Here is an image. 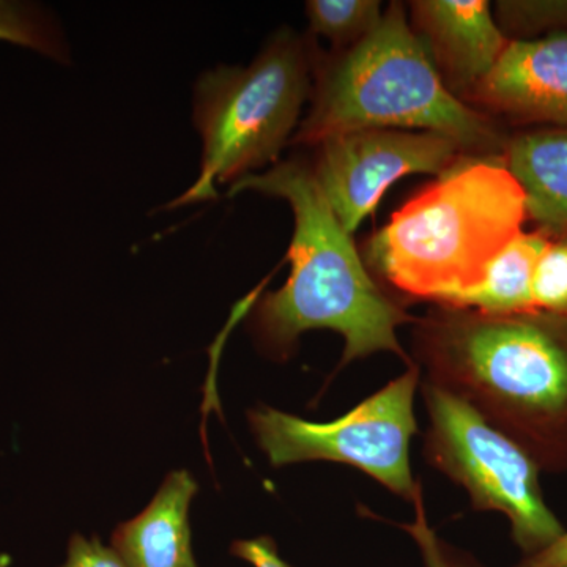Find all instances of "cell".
<instances>
[{"instance_id":"15","label":"cell","mask_w":567,"mask_h":567,"mask_svg":"<svg viewBox=\"0 0 567 567\" xmlns=\"http://www.w3.org/2000/svg\"><path fill=\"white\" fill-rule=\"evenodd\" d=\"M0 40L66 61V48L54 22L31 3L0 0Z\"/></svg>"},{"instance_id":"13","label":"cell","mask_w":567,"mask_h":567,"mask_svg":"<svg viewBox=\"0 0 567 567\" xmlns=\"http://www.w3.org/2000/svg\"><path fill=\"white\" fill-rule=\"evenodd\" d=\"M548 244L550 240L546 234H518L488 265L483 281L458 293L445 306L476 309L496 316L535 312L533 276L537 260Z\"/></svg>"},{"instance_id":"7","label":"cell","mask_w":567,"mask_h":567,"mask_svg":"<svg viewBox=\"0 0 567 567\" xmlns=\"http://www.w3.org/2000/svg\"><path fill=\"white\" fill-rule=\"evenodd\" d=\"M421 371L415 363L404 374L328 423H315L262 405L248 413L257 445L270 464L334 462L354 466L406 503L420 492L410 466V442L417 432L415 394Z\"/></svg>"},{"instance_id":"4","label":"cell","mask_w":567,"mask_h":567,"mask_svg":"<svg viewBox=\"0 0 567 567\" xmlns=\"http://www.w3.org/2000/svg\"><path fill=\"white\" fill-rule=\"evenodd\" d=\"M311 110L292 144L317 145L357 130L442 134L465 155L503 156L507 140L492 115L457 99L410 25L406 7L390 3L374 31L352 48L317 50Z\"/></svg>"},{"instance_id":"11","label":"cell","mask_w":567,"mask_h":567,"mask_svg":"<svg viewBox=\"0 0 567 567\" xmlns=\"http://www.w3.org/2000/svg\"><path fill=\"white\" fill-rule=\"evenodd\" d=\"M197 488L186 470L169 473L151 505L114 529L111 547L126 566L197 567L189 528V506Z\"/></svg>"},{"instance_id":"1","label":"cell","mask_w":567,"mask_h":567,"mask_svg":"<svg viewBox=\"0 0 567 567\" xmlns=\"http://www.w3.org/2000/svg\"><path fill=\"white\" fill-rule=\"evenodd\" d=\"M421 379L457 395L540 472L567 473V317L435 306L416 317Z\"/></svg>"},{"instance_id":"20","label":"cell","mask_w":567,"mask_h":567,"mask_svg":"<svg viewBox=\"0 0 567 567\" xmlns=\"http://www.w3.org/2000/svg\"><path fill=\"white\" fill-rule=\"evenodd\" d=\"M230 555L244 559L254 567H293L284 561L275 539H271L270 536L235 540L230 546Z\"/></svg>"},{"instance_id":"8","label":"cell","mask_w":567,"mask_h":567,"mask_svg":"<svg viewBox=\"0 0 567 567\" xmlns=\"http://www.w3.org/2000/svg\"><path fill=\"white\" fill-rule=\"evenodd\" d=\"M316 147L312 175L350 235L395 182L412 174L439 177L466 156L450 137L412 130H357L328 137Z\"/></svg>"},{"instance_id":"21","label":"cell","mask_w":567,"mask_h":567,"mask_svg":"<svg viewBox=\"0 0 567 567\" xmlns=\"http://www.w3.org/2000/svg\"><path fill=\"white\" fill-rule=\"evenodd\" d=\"M514 567H567V529L554 544L527 555Z\"/></svg>"},{"instance_id":"18","label":"cell","mask_w":567,"mask_h":567,"mask_svg":"<svg viewBox=\"0 0 567 567\" xmlns=\"http://www.w3.org/2000/svg\"><path fill=\"white\" fill-rule=\"evenodd\" d=\"M415 506V520L401 524L399 527L409 533L413 543L420 548L424 567H484L473 555L462 548L454 547L436 535L425 516L423 488H420L412 503Z\"/></svg>"},{"instance_id":"2","label":"cell","mask_w":567,"mask_h":567,"mask_svg":"<svg viewBox=\"0 0 567 567\" xmlns=\"http://www.w3.org/2000/svg\"><path fill=\"white\" fill-rule=\"evenodd\" d=\"M257 192L279 197L293 212L295 229L287 260L290 276L281 289L260 295L251 308V330L268 357L287 360L309 330H331L344 338L341 365L388 352L412 364L398 330L415 323L369 271L352 235L324 199L311 164L292 159L264 174L233 183L229 196Z\"/></svg>"},{"instance_id":"19","label":"cell","mask_w":567,"mask_h":567,"mask_svg":"<svg viewBox=\"0 0 567 567\" xmlns=\"http://www.w3.org/2000/svg\"><path fill=\"white\" fill-rule=\"evenodd\" d=\"M61 567H128L121 555L99 537L71 536L65 563Z\"/></svg>"},{"instance_id":"16","label":"cell","mask_w":567,"mask_h":567,"mask_svg":"<svg viewBox=\"0 0 567 567\" xmlns=\"http://www.w3.org/2000/svg\"><path fill=\"white\" fill-rule=\"evenodd\" d=\"M494 14L511 41L567 33V0H499Z\"/></svg>"},{"instance_id":"17","label":"cell","mask_w":567,"mask_h":567,"mask_svg":"<svg viewBox=\"0 0 567 567\" xmlns=\"http://www.w3.org/2000/svg\"><path fill=\"white\" fill-rule=\"evenodd\" d=\"M532 297L535 311L567 317V238L550 241L540 254Z\"/></svg>"},{"instance_id":"5","label":"cell","mask_w":567,"mask_h":567,"mask_svg":"<svg viewBox=\"0 0 567 567\" xmlns=\"http://www.w3.org/2000/svg\"><path fill=\"white\" fill-rule=\"evenodd\" d=\"M316 55L312 35L282 29L246 69L203 74L194 106L204 142L199 178L169 208L216 199L218 183L238 182L278 159L311 96Z\"/></svg>"},{"instance_id":"6","label":"cell","mask_w":567,"mask_h":567,"mask_svg":"<svg viewBox=\"0 0 567 567\" xmlns=\"http://www.w3.org/2000/svg\"><path fill=\"white\" fill-rule=\"evenodd\" d=\"M420 386L427 464L464 487L476 511L505 516L525 557L561 537L565 525L547 505L535 461L457 395L424 380Z\"/></svg>"},{"instance_id":"12","label":"cell","mask_w":567,"mask_h":567,"mask_svg":"<svg viewBox=\"0 0 567 567\" xmlns=\"http://www.w3.org/2000/svg\"><path fill=\"white\" fill-rule=\"evenodd\" d=\"M503 162L527 196L528 218L540 233L567 238V128L544 126L509 137Z\"/></svg>"},{"instance_id":"3","label":"cell","mask_w":567,"mask_h":567,"mask_svg":"<svg viewBox=\"0 0 567 567\" xmlns=\"http://www.w3.org/2000/svg\"><path fill=\"white\" fill-rule=\"evenodd\" d=\"M527 218V196L503 156L466 155L406 200L361 256L404 300L445 306L483 281Z\"/></svg>"},{"instance_id":"10","label":"cell","mask_w":567,"mask_h":567,"mask_svg":"<svg viewBox=\"0 0 567 567\" xmlns=\"http://www.w3.org/2000/svg\"><path fill=\"white\" fill-rule=\"evenodd\" d=\"M406 10L443 84L462 102L492 73L511 41L487 0H415Z\"/></svg>"},{"instance_id":"14","label":"cell","mask_w":567,"mask_h":567,"mask_svg":"<svg viewBox=\"0 0 567 567\" xmlns=\"http://www.w3.org/2000/svg\"><path fill=\"white\" fill-rule=\"evenodd\" d=\"M383 11L377 0H309V35L323 37L333 51L347 50L374 31Z\"/></svg>"},{"instance_id":"9","label":"cell","mask_w":567,"mask_h":567,"mask_svg":"<svg viewBox=\"0 0 567 567\" xmlns=\"http://www.w3.org/2000/svg\"><path fill=\"white\" fill-rule=\"evenodd\" d=\"M464 102L487 115L567 128V33L509 41Z\"/></svg>"}]
</instances>
